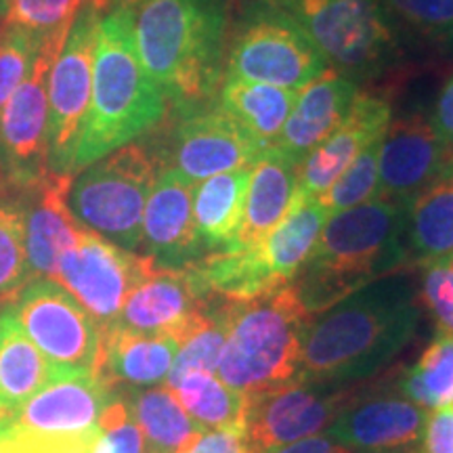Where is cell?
<instances>
[{"instance_id":"obj_1","label":"cell","mask_w":453,"mask_h":453,"mask_svg":"<svg viewBox=\"0 0 453 453\" xmlns=\"http://www.w3.org/2000/svg\"><path fill=\"white\" fill-rule=\"evenodd\" d=\"M420 307L403 271L361 288L309 321L294 382L372 380L416 336Z\"/></svg>"},{"instance_id":"obj_2","label":"cell","mask_w":453,"mask_h":453,"mask_svg":"<svg viewBox=\"0 0 453 453\" xmlns=\"http://www.w3.org/2000/svg\"><path fill=\"white\" fill-rule=\"evenodd\" d=\"M147 76L180 113L206 107L223 82L226 0H147L133 9Z\"/></svg>"},{"instance_id":"obj_3","label":"cell","mask_w":453,"mask_h":453,"mask_svg":"<svg viewBox=\"0 0 453 453\" xmlns=\"http://www.w3.org/2000/svg\"><path fill=\"white\" fill-rule=\"evenodd\" d=\"M405 208L373 200L330 214L313 252L290 281L311 317L361 288L407 269Z\"/></svg>"},{"instance_id":"obj_4","label":"cell","mask_w":453,"mask_h":453,"mask_svg":"<svg viewBox=\"0 0 453 453\" xmlns=\"http://www.w3.org/2000/svg\"><path fill=\"white\" fill-rule=\"evenodd\" d=\"M166 111V97L139 61L133 9L105 11L97 27L93 93L73 156V174L154 130Z\"/></svg>"},{"instance_id":"obj_5","label":"cell","mask_w":453,"mask_h":453,"mask_svg":"<svg viewBox=\"0 0 453 453\" xmlns=\"http://www.w3.org/2000/svg\"><path fill=\"white\" fill-rule=\"evenodd\" d=\"M311 319L290 283L258 298L226 300V340L217 376L246 396L294 382Z\"/></svg>"},{"instance_id":"obj_6","label":"cell","mask_w":453,"mask_h":453,"mask_svg":"<svg viewBox=\"0 0 453 453\" xmlns=\"http://www.w3.org/2000/svg\"><path fill=\"white\" fill-rule=\"evenodd\" d=\"M164 157L147 141H133L72 177L67 203L84 229L128 252L141 250V226Z\"/></svg>"},{"instance_id":"obj_7","label":"cell","mask_w":453,"mask_h":453,"mask_svg":"<svg viewBox=\"0 0 453 453\" xmlns=\"http://www.w3.org/2000/svg\"><path fill=\"white\" fill-rule=\"evenodd\" d=\"M288 15L350 81L376 78L393 65L399 44L380 0H265Z\"/></svg>"},{"instance_id":"obj_8","label":"cell","mask_w":453,"mask_h":453,"mask_svg":"<svg viewBox=\"0 0 453 453\" xmlns=\"http://www.w3.org/2000/svg\"><path fill=\"white\" fill-rule=\"evenodd\" d=\"M225 55V76L298 90L330 64L288 15L254 0L234 27Z\"/></svg>"},{"instance_id":"obj_9","label":"cell","mask_w":453,"mask_h":453,"mask_svg":"<svg viewBox=\"0 0 453 453\" xmlns=\"http://www.w3.org/2000/svg\"><path fill=\"white\" fill-rule=\"evenodd\" d=\"M13 313L57 376H97L101 327L65 288L49 277L27 281Z\"/></svg>"},{"instance_id":"obj_10","label":"cell","mask_w":453,"mask_h":453,"mask_svg":"<svg viewBox=\"0 0 453 453\" xmlns=\"http://www.w3.org/2000/svg\"><path fill=\"white\" fill-rule=\"evenodd\" d=\"M104 9L87 0L73 15L49 72V168L73 174V156L93 93V61Z\"/></svg>"},{"instance_id":"obj_11","label":"cell","mask_w":453,"mask_h":453,"mask_svg":"<svg viewBox=\"0 0 453 453\" xmlns=\"http://www.w3.org/2000/svg\"><path fill=\"white\" fill-rule=\"evenodd\" d=\"M372 382L376 378L355 384L290 382L246 396L243 434L248 451L275 449L326 433L347 407L372 393Z\"/></svg>"},{"instance_id":"obj_12","label":"cell","mask_w":453,"mask_h":453,"mask_svg":"<svg viewBox=\"0 0 453 453\" xmlns=\"http://www.w3.org/2000/svg\"><path fill=\"white\" fill-rule=\"evenodd\" d=\"M65 34H57L41 44L24 81L0 113V173L17 187L34 189L50 174L49 72Z\"/></svg>"},{"instance_id":"obj_13","label":"cell","mask_w":453,"mask_h":453,"mask_svg":"<svg viewBox=\"0 0 453 453\" xmlns=\"http://www.w3.org/2000/svg\"><path fill=\"white\" fill-rule=\"evenodd\" d=\"M154 267L143 254L122 250L82 229L78 242L59 258L53 281L65 288L104 332L116 324L130 290Z\"/></svg>"},{"instance_id":"obj_14","label":"cell","mask_w":453,"mask_h":453,"mask_svg":"<svg viewBox=\"0 0 453 453\" xmlns=\"http://www.w3.org/2000/svg\"><path fill=\"white\" fill-rule=\"evenodd\" d=\"M214 298L191 267H154L130 290L116 326L180 342L202 324Z\"/></svg>"},{"instance_id":"obj_15","label":"cell","mask_w":453,"mask_h":453,"mask_svg":"<svg viewBox=\"0 0 453 453\" xmlns=\"http://www.w3.org/2000/svg\"><path fill=\"white\" fill-rule=\"evenodd\" d=\"M451 150L434 133L422 113L388 124L380 139L376 200L407 208L424 187L445 173Z\"/></svg>"},{"instance_id":"obj_16","label":"cell","mask_w":453,"mask_h":453,"mask_svg":"<svg viewBox=\"0 0 453 453\" xmlns=\"http://www.w3.org/2000/svg\"><path fill=\"white\" fill-rule=\"evenodd\" d=\"M173 139V164L191 183L252 166L263 150L217 104L180 113Z\"/></svg>"},{"instance_id":"obj_17","label":"cell","mask_w":453,"mask_h":453,"mask_svg":"<svg viewBox=\"0 0 453 453\" xmlns=\"http://www.w3.org/2000/svg\"><path fill=\"white\" fill-rule=\"evenodd\" d=\"M196 183L174 168L162 170L147 200L141 250L157 269H185L206 257L194 223Z\"/></svg>"},{"instance_id":"obj_18","label":"cell","mask_w":453,"mask_h":453,"mask_svg":"<svg viewBox=\"0 0 453 453\" xmlns=\"http://www.w3.org/2000/svg\"><path fill=\"white\" fill-rule=\"evenodd\" d=\"M428 413L401 395H365L340 413L326 434L355 453H422Z\"/></svg>"},{"instance_id":"obj_19","label":"cell","mask_w":453,"mask_h":453,"mask_svg":"<svg viewBox=\"0 0 453 453\" xmlns=\"http://www.w3.org/2000/svg\"><path fill=\"white\" fill-rule=\"evenodd\" d=\"M390 124V101L378 93H359L330 137L300 162L298 196L317 200L330 189L361 150L380 139Z\"/></svg>"},{"instance_id":"obj_20","label":"cell","mask_w":453,"mask_h":453,"mask_svg":"<svg viewBox=\"0 0 453 453\" xmlns=\"http://www.w3.org/2000/svg\"><path fill=\"white\" fill-rule=\"evenodd\" d=\"M111 388L97 376H64L44 387L21 407L3 433L78 434L99 426ZM0 433V434H3Z\"/></svg>"},{"instance_id":"obj_21","label":"cell","mask_w":453,"mask_h":453,"mask_svg":"<svg viewBox=\"0 0 453 453\" xmlns=\"http://www.w3.org/2000/svg\"><path fill=\"white\" fill-rule=\"evenodd\" d=\"M359 88L349 76L327 67L296 93V101L275 141V150L303 162L347 118Z\"/></svg>"},{"instance_id":"obj_22","label":"cell","mask_w":453,"mask_h":453,"mask_svg":"<svg viewBox=\"0 0 453 453\" xmlns=\"http://www.w3.org/2000/svg\"><path fill=\"white\" fill-rule=\"evenodd\" d=\"M73 174L50 173L36 189L32 208H26V250L30 273L53 280L59 258L78 242L84 226L67 203Z\"/></svg>"},{"instance_id":"obj_23","label":"cell","mask_w":453,"mask_h":453,"mask_svg":"<svg viewBox=\"0 0 453 453\" xmlns=\"http://www.w3.org/2000/svg\"><path fill=\"white\" fill-rule=\"evenodd\" d=\"M298 170L300 164L275 147L257 157L250 168L246 206L234 248L257 246L288 217L298 196Z\"/></svg>"},{"instance_id":"obj_24","label":"cell","mask_w":453,"mask_h":453,"mask_svg":"<svg viewBox=\"0 0 453 453\" xmlns=\"http://www.w3.org/2000/svg\"><path fill=\"white\" fill-rule=\"evenodd\" d=\"M180 342L174 338L145 336L122 326L101 332V361L97 378L107 387H154L166 384Z\"/></svg>"},{"instance_id":"obj_25","label":"cell","mask_w":453,"mask_h":453,"mask_svg":"<svg viewBox=\"0 0 453 453\" xmlns=\"http://www.w3.org/2000/svg\"><path fill=\"white\" fill-rule=\"evenodd\" d=\"M57 378L47 357L15 319L13 309L0 311V433L34 395Z\"/></svg>"},{"instance_id":"obj_26","label":"cell","mask_w":453,"mask_h":453,"mask_svg":"<svg viewBox=\"0 0 453 453\" xmlns=\"http://www.w3.org/2000/svg\"><path fill=\"white\" fill-rule=\"evenodd\" d=\"M405 248L410 265L434 263L453 254V166L405 208Z\"/></svg>"},{"instance_id":"obj_27","label":"cell","mask_w":453,"mask_h":453,"mask_svg":"<svg viewBox=\"0 0 453 453\" xmlns=\"http://www.w3.org/2000/svg\"><path fill=\"white\" fill-rule=\"evenodd\" d=\"M250 168H237L202 180L194 194V223L203 252H225L235 246Z\"/></svg>"},{"instance_id":"obj_28","label":"cell","mask_w":453,"mask_h":453,"mask_svg":"<svg viewBox=\"0 0 453 453\" xmlns=\"http://www.w3.org/2000/svg\"><path fill=\"white\" fill-rule=\"evenodd\" d=\"M294 101H296V90L237 81L229 76L223 78L217 95L220 110L229 113L263 151L275 145L283 124L290 116Z\"/></svg>"},{"instance_id":"obj_29","label":"cell","mask_w":453,"mask_h":453,"mask_svg":"<svg viewBox=\"0 0 453 453\" xmlns=\"http://www.w3.org/2000/svg\"><path fill=\"white\" fill-rule=\"evenodd\" d=\"M327 219L330 214L319 200L296 196L288 217L257 243L260 260L280 286H288L307 263Z\"/></svg>"},{"instance_id":"obj_30","label":"cell","mask_w":453,"mask_h":453,"mask_svg":"<svg viewBox=\"0 0 453 453\" xmlns=\"http://www.w3.org/2000/svg\"><path fill=\"white\" fill-rule=\"evenodd\" d=\"M128 407L143 433L145 453H179L206 433L168 387L141 390Z\"/></svg>"},{"instance_id":"obj_31","label":"cell","mask_w":453,"mask_h":453,"mask_svg":"<svg viewBox=\"0 0 453 453\" xmlns=\"http://www.w3.org/2000/svg\"><path fill=\"white\" fill-rule=\"evenodd\" d=\"M180 405L206 430H243L246 395L234 390L217 373L194 372L173 388Z\"/></svg>"},{"instance_id":"obj_32","label":"cell","mask_w":453,"mask_h":453,"mask_svg":"<svg viewBox=\"0 0 453 453\" xmlns=\"http://www.w3.org/2000/svg\"><path fill=\"white\" fill-rule=\"evenodd\" d=\"M396 395L424 410L453 403V336H439L396 382Z\"/></svg>"},{"instance_id":"obj_33","label":"cell","mask_w":453,"mask_h":453,"mask_svg":"<svg viewBox=\"0 0 453 453\" xmlns=\"http://www.w3.org/2000/svg\"><path fill=\"white\" fill-rule=\"evenodd\" d=\"M226 340V298H214L211 311L203 317L200 326H196L180 340L179 353L170 367L166 387L174 388L185 376L194 372L217 373L220 355H223Z\"/></svg>"},{"instance_id":"obj_34","label":"cell","mask_w":453,"mask_h":453,"mask_svg":"<svg viewBox=\"0 0 453 453\" xmlns=\"http://www.w3.org/2000/svg\"><path fill=\"white\" fill-rule=\"evenodd\" d=\"M26 250V203L0 197V300L19 296L30 280Z\"/></svg>"},{"instance_id":"obj_35","label":"cell","mask_w":453,"mask_h":453,"mask_svg":"<svg viewBox=\"0 0 453 453\" xmlns=\"http://www.w3.org/2000/svg\"><path fill=\"white\" fill-rule=\"evenodd\" d=\"M380 139L372 141L370 145L364 147L361 154L349 164V168L334 180L330 189L317 197L327 214L349 211V208H355L376 197Z\"/></svg>"},{"instance_id":"obj_36","label":"cell","mask_w":453,"mask_h":453,"mask_svg":"<svg viewBox=\"0 0 453 453\" xmlns=\"http://www.w3.org/2000/svg\"><path fill=\"white\" fill-rule=\"evenodd\" d=\"M84 3L87 0H11L4 26L19 27L44 38L57 36L67 32L73 15Z\"/></svg>"},{"instance_id":"obj_37","label":"cell","mask_w":453,"mask_h":453,"mask_svg":"<svg viewBox=\"0 0 453 453\" xmlns=\"http://www.w3.org/2000/svg\"><path fill=\"white\" fill-rule=\"evenodd\" d=\"M384 4L426 41L453 47V0H384Z\"/></svg>"},{"instance_id":"obj_38","label":"cell","mask_w":453,"mask_h":453,"mask_svg":"<svg viewBox=\"0 0 453 453\" xmlns=\"http://www.w3.org/2000/svg\"><path fill=\"white\" fill-rule=\"evenodd\" d=\"M44 41V36H36L19 27L4 26V32H0V113L24 81L27 67L32 65Z\"/></svg>"},{"instance_id":"obj_39","label":"cell","mask_w":453,"mask_h":453,"mask_svg":"<svg viewBox=\"0 0 453 453\" xmlns=\"http://www.w3.org/2000/svg\"><path fill=\"white\" fill-rule=\"evenodd\" d=\"M422 300L437 324L439 336H453V254L424 265Z\"/></svg>"},{"instance_id":"obj_40","label":"cell","mask_w":453,"mask_h":453,"mask_svg":"<svg viewBox=\"0 0 453 453\" xmlns=\"http://www.w3.org/2000/svg\"><path fill=\"white\" fill-rule=\"evenodd\" d=\"M422 453H453V405L437 407L428 413Z\"/></svg>"},{"instance_id":"obj_41","label":"cell","mask_w":453,"mask_h":453,"mask_svg":"<svg viewBox=\"0 0 453 453\" xmlns=\"http://www.w3.org/2000/svg\"><path fill=\"white\" fill-rule=\"evenodd\" d=\"M179 453H250L243 430H208L194 445Z\"/></svg>"},{"instance_id":"obj_42","label":"cell","mask_w":453,"mask_h":453,"mask_svg":"<svg viewBox=\"0 0 453 453\" xmlns=\"http://www.w3.org/2000/svg\"><path fill=\"white\" fill-rule=\"evenodd\" d=\"M433 128L443 141L445 147L453 150V78L445 84L443 93L439 95L437 105H434L433 113Z\"/></svg>"},{"instance_id":"obj_43","label":"cell","mask_w":453,"mask_h":453,"mask_svg":"<svg viewBox=\"0 0 453 453\" xmlns=\"http://www.w3.org/2000/svg\"><path fill=\"white\" fill-rule=\"evenodd\" d=\"M260 453H355L349 447H344L338 441H334L327 434H315V437H307L294 441V443L275 447V449H267Z\"/></svg>"},{"instance_id":"obj_44","label":"cell","mask_w":453,"mask_h":453,"mask_svg":"<svg viewBox=\"0 0 453 453\" xmlns=\"http://www.w3.org/2000/svg\"><path fill=\"white\" fill-rule=\"evenodd\" d=\"M143 3H147V0H97V4L101 9H104V13H105V11L118 9V7L134 9V7H139V4H143Z\"/></svg>"},{"instance_id":"obj_45","label":"cell","mask_w":453,"mask_h":453,"mask_svg":"<svg viewBox=\"0 0 453 453\" xmlns=\"http://www.w3.org/2000/svg\"><path fill=\"white\" fill-rule=\"evenodd\" d=\"M9 4H11V0H0V17H3V19H4V15H7Z\"/></svg>"},{"instance_id":"obj_46","label":"cell","mask_w":453,"mask_h":453,"mask_svg":"<svg viewBox=\"0 0 453 453\" xmlns=\"http://www.w3.org/2000/svg\"><path fill=\"white\" fill-rule=\"evenodd\" d=\"M449 164L453 166V150H451V162H449Z\"/></svg>"},{"instance_id":"obj_47","label":"cell","mask_w":453,"mask_h":453,"mask_svg":"<svg viewBox=\"0 0 453 453\" xmlns=\"http://www.w3.org/2000/svg\"><path fill=\"white\" fill-rule=\"evenodd\" d=\"M451 405H453V403H451Z\"/></svg>"}]
</instances>
